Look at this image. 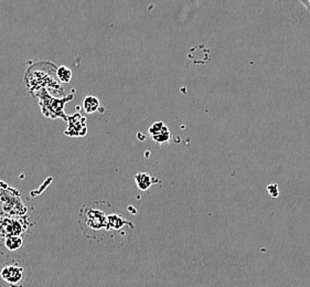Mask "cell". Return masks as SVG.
<instances>
[{
  "mask_svg": "<svg viewBox=\"0 0 310 287\" xmlns=\"http://www.w3.org/2000/svg\"><path fill=\"white\" fill-rule=\"evenodd\" d=\"M57 67L50 62H39L32 64L26 72L25 82L28 91L37 96L41 91L47 90L55 97H63L64 90L56 75Z\"/></svg>",
  "mask_w": 310,
  "mask_h": 287,
  "instance_id": "1",
  "label": "cell"
},
{
  "mask_svg": "<svg viewBox=\"0 0 310 287\" xmlns=\"http://www.w3.org/2000/svg\"><path fill=\"white\" fill-rule=\"evenodd\" d=\"M109 208L108 201H95L86 203L80 209L79 225L87 237L98 239L100 233L107 232Z\"/></svg>",
  "mask_w": 310,
  "mask_h": 287,
  "instance_id": "2",
  "label": "cell"
},
{
  "mask_svg": "<svg viewBox=\"0 0 310 287\" xmlns=\"http://www.w3.org/2000/svg\"><path fill=\"white\" fill-rule=\"evenodd\" d=\"M32 274L27 263L16 257L0 256V287H30Z\"/></svg>",
  "mask_w": 310,
  "mask_h": 287,
  "instance_id": "3",
  "label": "cell"
},
{
  "mask_svg": "<svg viewBox=\"0 0 310 287\" xmlns=\"http://www.w3.org/2000/svg\"><path fill=\"white\" fill-rule=\"evenodd\" d=\"M74 92L75 90L71 94L60 97V99L53 96L47 90H43L40 93H38L36 97H38L39 105H40L43 116L51 119L62 118L66 121L67 115L64 113V108L67 102L73 100Z\"/></svg>",
  "mask_w": 310,
  "mask_h": 287,
  "instance_id": "4",
  "label": "cell"
},
{
  "mask_svg": "<svg viewBox=\"0 0 310 287\" xmlns=\"http://www.w3.org/2000/svg\"><path fill=\"white\" fill-rule=\"evenodd\" d=\"M9 190L10 188H8L6 183H3V186H0V203L2 206V210L9 216L25 217L27 208L19 197V192L8 193Z\"/></svg>",
  "mask_w": 310,
  "mask_h": 287,
  "instance_id": "5",
  "label": "cell"
},
{
  "mask_svg": "<svg viewBox=\"0 0 310 287\" xmlns=\"http://www.w3.org/2000/svg\"><path fill=\"white\" fill-rule=\"evenodd\" d=\"M23 221V217L6 216L0 218V239L6 240L7 237L13 235L22 236L27 230V223Z\"/></svg>",
  "mask_w": 310,
  "mask_h": 287,
  "instance_id": "6",
  "label": "cell"
},
{
  "mask_svg": "<svg viewBox=\"0 0 310 287\" xmlns=\"http://www.w3.org/2000/svg\"><path fill=\"white\" fill-rule=\"evenodd\" d=\"M67 128L64 134L69 137H84L87 134L86 117L81 113L67 116Z\"/></svg>",
  "mask_w": 310,
  "mask_h": 287,
  "instance_id": "7",
  "label": "cell"
},
{
  "mask_svg": "<svg viewBox=\"0 0 310 287\" xmlns=\"http://www.w3.org/2000/svg\"><path fill=\"white\" fill-rule=\"evenodd\" d=\"M126 226H128L132 229L135 228L132 222L126 220L123 216L118 215V213L112 212L107 216V232L120 231Z\"/></svg>",
  "mask_w": 310,
  "mask_h": 287,
  "instance_id": "8",
  "label": "cell"
},
{
  "mask_svg": "<svg viewBox=\"0 0 310 287\" xmlns=\"http://www.w3.org/2000/svg\"><path fill=\"white\" fill-rule=\"evenodd\" d=\"M83 110L86 114H94L96 112L103 113L104 108H102V103L99 97L96 96H86L83 100Z\"/></svg>",
  "mask_w": 310,
  "mask_h": 287,
  "instance_id": "9",
  "label": "cell"
},
{
  "mask_svg": "<svg viewBox=\"0 0 310 287\" xmlns=\"http://www.w3.org/2000/svg\"><path fill=\"white\" fill-rule=\"evenodd\" d=\"M158 181L159 180L155 179L147 172H138L136 173V176H135V182H136L137 187L142 191H147L155 182H158Z\"/></svg>",
  "mask_w": 310,
  "mask_h": 287,
  "instance_id": "10",
  "label": "cell"
},
{
  "mask_svg": "<svg viewBox=\"0 0 310 287\" xmlns=\"http://www.w3.org/2000/svg\"><path fill=\"white\" fill-rule=\"evenodd\" d=\"M3 244L4 246H6L7 250L14 252V251H18L22 246L23 239H22V236H19V235L9 236L3 241Z\"/></svg>",
  "mask_w": 310,
  "mask_h": 287,
  "instance_id": "11",
  "label": "cell"
},
{
  "mask_svg": "<svg viewBox=\"0 0 310 287\" xmlns=\"http://www.w3.org/2000/svg\"><path fill=\"white\" fill-rule=\"evenodd\" d=\"M56 75L61 83H69L72 79V71L70 67L62 65L60 67H57Z\"/></svg>",
  "mask_w": 310,
  "mask_h": 287,
  "instance_id": "12",
  "label": "cell"
},
{
  "mask_svg": "<svg viewBox=\"0 0 310 287\" xmlns=\"http://www.w3.org/2000/svg\"><path fill=\"white\" fill-rule=\"evenodd\" d=\"M168 127L164 125L163 121H155V123L152 124V126L148 128V133L150 134L152 137L154 136H157L159 134H161L163 130H166Z\"/></svg>",
  "mask_w": 310,
  "mask_h": 287,
  "instance_id": "13",
  "label": "cell"
},
{
  "mask_svg": "<svg viewBox=\"0 0 310 287\" xmlns=\"http://www.w3.org/2000/svg\"><path fill=\"white\" fill-rule=\"evenodd\" d=\"M152 138H153L154 142L157 143V144H160V145L167 144L171 138V133H170V130H169V128H167L166 130H163L161 134H159L157 136H154V137H152Z\"/></svg>",
  "mask_w": 310,
  "mask_h": 287,
  "instance_id": "14",
  "label": "cell"
},
{
  "mask_svg": "<svg viewBox=\"0 0 310 287\" xmlns=\"http://www.w3.org/2000/svg\"><path fill=\"white\" fill-rule=\"evenodd\" d=\"M267 192L272 196L273 198H277L279 196V190H278V186L276 183L273 184H268L267 186Z\"/></svg>",
  "mask_w": 310,
  "mask_h": 287,
  "instance_id": "15",
  "label": "cell"
},
{
  "mask_svg": "<svg viewBox=\"0 0 310 287\" xmlns=\"http://www.w3.org/2000/svg\"><path fill=\"white\" fill-rule=\"evenodd\" d=\"M300 3H302L303 6L307 9V10L310 11V0H302Z\"/></svg>",
  "mask_w": 310,
  "mask_h": 287,
  "instance_id": "16",
  "label": "cell"
}]
</instances>
